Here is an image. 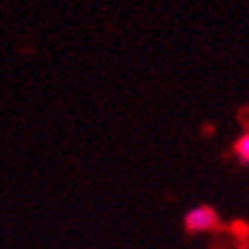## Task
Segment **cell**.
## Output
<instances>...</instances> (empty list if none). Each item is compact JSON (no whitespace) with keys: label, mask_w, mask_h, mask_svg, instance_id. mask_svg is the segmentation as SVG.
<instances>
[{"label":"cell","mask_w":249,"mask_h":249,"mask_svg":"<svg viewBox=\"0 0 249 249\" xmlns=\"http://www.w3.org/2000/svg\"><path fill=\"white\" fill-rule=\"evenodd\" d=\"M217 224H219V217L211 206H196V208L188 211V215H185V229L190 233H206V231L217 229Z\"/></svg>","instance_id":"obj_1"},{"label":"cell","mask_w":249,"mask_h":249,"mask_svg":"<svg viewBox=\"0 0 249 249\" xmlns=\"http://www.w3.org/2000/svg\"><path fill=\"white\" fill-rule=\"evenodd\" d=\"M233 151H235V156H238L242 162H249V133H245V135L238 137Z\"/></svg>","instance_id":"obj_2"}]
</instances>
